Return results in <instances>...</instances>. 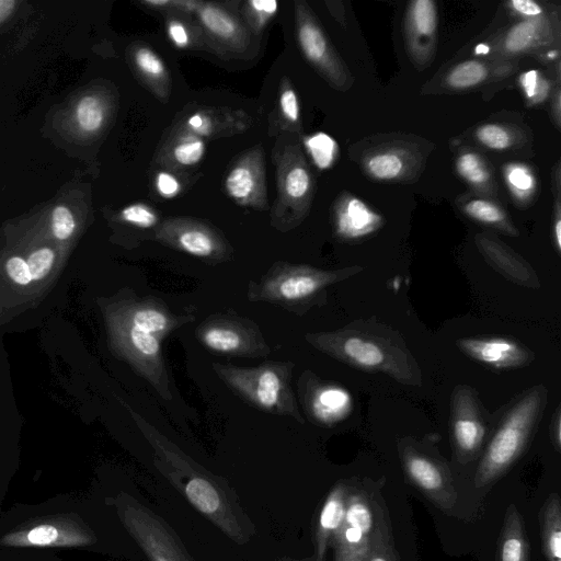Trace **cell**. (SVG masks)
<instances>
[{
  "instance_id": "6",
  "label": "cell",
  "mask_w": 561,
  "mask_h": 561,
  "mask_svg": "<svg viewBox=\"0 0 561 561\" xmlns=\"http://www.w3.org/2000/svg\"><path fill=\"white\" fill-rule=\"evenodd\" d=\"M333 277L332 273L278 262L257 282L249 284L248 298L291 310L318 294Z\"/></svg>"
},
{
  "instance_id": "17",
  "label": "cell",
  "mask_w": 561,
  "mask_h": 561,
  "mask_svg": "<svg viewBox=\"0 0 561 561\" xmlns=\"http://www.w3.org/2000/svg\"><path fill=\"white\" fill-rule=\"evenodd\" d=\"M477 244L481 252L507 277L522 283H535V276L529 266L507 251L506 248L485 236L478 234Z\"/></svg>"
},
{
  "instance_id": "26",
  "label": "cell",
  "mask_w": 561,
  "mask_h": 561,
  "mask_svg": "<svg viewBox=\"0 0 561 561\" xmlns=\"http://www.w3.org/2000/svg\"><path fill=\"white\" fill-rule=\"evenodd\" d=\"M365 561H399L398 553L392 545L389 527L381 511L378 515L371 546Z\"/></svg>"
},
{
  "instance_id": "2",
  "label": "cell",
  "mask_w": 561,
  "mask_h": 561,
  "mask_svg": "<svg viewBox=\"0 0 561 561\" xmlns=\"http://www.w3.org/2000/svg\"><path fill=\"white\" fill-rule=\"evenodd\" d=\"M193 320L192 314L175 313L152 297L130 298L113 312L112 327L119 353L164 400H171L172 392L162 341Z\"/></svg>"
},
{
  "instance_id": "35",
  "label": "cell",
  "mask_w": 561,
  "mask_h": 561,
  "mask_svg": "<svg viewBox=\"0 0 561 561\" xmlns=\"http://www.w3.org/2000/svg\"><path fill=\"white\" fill-rule=\"evenodd\" d=\"M505 174L508 185L520 197H524L535 187V178L525 165L511 164L506 168Z\"/></svg>"
},
{
  "instance_id": "1",
  "label": "cell",
  "mask_w": 561,
  "mask_h": 561,
  "mask_svg": "<svg viewBox=\"0 0 561 561\" xmlns=\"http://www.w3.org/2000/svg\"><path fill=\"white\" fill-rule=\"evenodd\" d=\"M128 411L152 449L156 468L226 536L239 545L247 543L252 526L227 483L195 462L138 412L131 408Z\"/></svg>"
},
{
  "instance_id": "51",
  "label": "cell",
  "mask_w": 561,
  "mask_h": 561,
  "mask_svg": "<svg viewBox=\"0 0 561 561\" xmlns=\"http://www.w3.org/2000/svg\"><path fill=\"white\" fill-rule=\"evenodd\" d=\"M172 1H167V0H147V1H144L142 3L144 4H147V5H150V7H165V5H169L171 4Z\"/></svg>"
},
{
  "instance_id": "28",
  "label": "cell",
  "mask_w": 561,
  "mask_h": 561,
  "mask_svg": "<svg viewBox=\"0 0 561 561\" xmlns=\"http://www.w3.org/2000/svg\"><path fill=\"white\" fill-rule=\"evenodd\" d=\"M313 163L321 170L329 169L336 157L337 144L325 133L319 131L305 140Z\"/></svg>"
},
{
  "instance_id": "41",
  "label": "cell",
  "mask_w": 561,
  "mask_h": 561,
  "mask_svg": "<svg viewBox=\"0 0 561 561\" xmlns=\"http://www.w3.org/2000/svg\"><path fill=\"white\" fill-rule=\"evenodd\" d=\"M55 260V253L49 248H41L34 251L26 263L32 280L43 279L50 271Z\"/></svg>"
},
{
  "instance_id": "13",
  "label": "cell",
  "mask_w": 561,
  "mask_h": 561,
  "mask_svg": "<svg viewBox=\"0 0 561 561\" xmlns=\"http://www.w3.org/2000/svg\"><path fill=\"white\" fill-rule=\"evenodd\" d=\"M347 489L343 483H337L328 494L321 507L317 530L316 550L318 561H322L329 543L341 527L345 510Z\"/></svg>"
},
{
  "instance_id": "15",
  "label": "cell",
  "mask_w": 561,
  "mask_h": 561,
  "mask_svg": "<svg viewBox=\"0 0 561 561\" xmlns=\"http://www.w3.org/2000/svg\"><path fill=\"white\" fill-rule=\"evenodd\" d=\"M381 217L356 197L344 199L336 213V227L345 238H358L375 231Z\"/></svg>"
},
{
  "instance_id": "4",
  "label": "cell",
  "mask_w": 561,
  "mask_h": 561,
  "mask_svg": "<svg viewBox=\"0 0 561 561\" xmlns=\"http://www.w3.org/2000/svg\"><path fill=\"white\" fill-rule=\"evenodd\" d=\"M96 534L75 510H57L23 517L0 531V548H85Z\"/></svg>"
},
{
  "instance_id": "44",
  "label": "cell",
  "mask_w": 561,
  "mask_h": 561,
  "mask_svg": "<svg viewBox=\"0 0 561 561\" xmlns=\"http://www.w3.org/2000/svg\"><path fill=\"white\" fill-rule=\"evenodd\" d=\"M5 270L9 277L19 285H28L32 282L27 263L19 256L8 260Z\"/></svg>"
},
{
  "instance_id": "12",
  "label": "cell",
  "mask_w": 561,
  "mask_h": 561,
  "mask_svg": "<svg viewBox=\"0 0 561 561\" xmlns=\"http://www.w3.org/2000/svg\"><path fill=\"white\" fill-rule=\"evenodd\" d=\"M297 36L306 58L336 83L341 80V66L320 26L309 16H298Z\"/></svg>"
},
{
  "instance_id": "21",
  "label": "cell",
  "mask_w": 561,
  "mask_h": 561,
  "mask_svg": "<svg viewBox=\"0 0 561 561\" xmlns=\"http://www.w3.org/2000/svg\"><path fill=\"white\" fill-rule=\"evenodd\" d=\"M351 397L344 390L335 387L321 388L312 394L310 409L313 415L323 423L340 420L350 409Z\"/></svg>"
},
{
  "instance_id": "40",
  "label": "cell",
  "mask_w": 561,
  "mask_h": 561,
  "mask_svg": "<svg viewBox=\"0 0 561 561\" xmlns=\"http://www.w3.org/2000/svg\"><path fill=\"white\" fill-rule=\"evenodd\" d=\"M76 221L70 209L64 205H58L51 213V230L59 240H67L75 231Z\"/></svg>"
},
{
  "instance_id": "45",
  "label": "cell",
  "mask_w": 561,
  "mask_h": 561,
  "mask_svg": "<svg viewBox=\"0 0 561 561\" xmlns=\"http://www.w3.org/2000/svg\"><path fill=\"white\" fill-rule=\"evenodd\" d=\"M156 186L161 196L172 198L181 191V185L175 176L168 172H160L157 175Z\"/></svg>"
},
{
  "instance_id": "31",
  "label": "cell",
  "mask_w": 561,
  "mask_h": 561,
  "mask_svg": "<svg viewBox=\"0 0 561 561\" xmlns=\"http://www.w3.org/2000/svg\"><path fill=\"white\" fill-rule=\"evenodd\" d=\"M403 167L400 157L392 152L378 153L367 162L369 173L379 180L397 178L402 172Z\"/></svg>"
},
{
  "instance_id": "36",
  "label": "cell",
  "mask_w": 561,
  "mask_h": 561,
  "mask_svg": "<svg viewBox=\"0 0 561 561\" xmlns=\"http://www.w3.org/2000/svg\"><path fill=\"white\" fill-rule=\"evenodd\" d=\"M519 83L531 103L542 102L549 92L548 81L537 70H529L519 78Z\"/></svg>"
},
{
  "instance_id": "47",
  "label": "cell",
  "mask_w": 561,
  "mask_h": 561,
  "mask_svg": "<svg viewBox=\"0 0 561 561\" xmlns=\"http://www.w3.org/2000/svg\"><path fill=\"white\" fill-rule=\"evenodd\" d=\"M510 5L514 11L528 19L540 18L542 14V8L531 0H512Z\"/></svg>"
},
{
  "instance_id": "34",
  "label": "cell",
  "mask_w": 561,
  "mask_h": 561,
  "mask_svg": "<svg viewBox=\"0 0 561 561\" xmlns=\"http://www.w3.org/2000/svg\"><path fill=\"white\" fill-rule=\"evenodd\" d=\"M465 211L471 218L484 224H500L505 215L501 208L484 199H472L465 206Z\"/></svg>"
},
{
  "instance_id": "32",
  "label": "cell",
  "mask_w": 561,
  "mask_h": 561,
  "mask_svg": "<svg viewBox=\"0 0 561 561\" xmlns=\"http://www.w3.org/2000/svg\"><path fill=\"white\" fill-rule=\"evenodd\" d=\"M310 185V174L302 165L293 167L284 178L285 194L291 199L302 198L309 192Z\"/></svg>"
},
{
  "instance_id": "50",
  "label": "cell",
  "mask_w": 561,
  "mask_h": 561,
  "mask_svg": "<svg viewBox=\"0 0 561 561\" xmlns=\"http://www.w3.org/2000/svg\"><path fill=\"white\" fill-rule=\"evenodd\" d=\"M554 236H556V243L557 248L560 250L561 248V221L558 217L554 224Z\"/></svg>"
},
{
  "instance_id": "29",
  "label": "cell",
  "mask_w": 561,
  "mask_h": 561,
  "mask_svg": "<svg viewBox=\"0 0 561 561\" xmlns=\"http://www.w3.org/2000/svg\"><path fill=\"white\" fill-rule=\"evenodd\" d=\"M105 112L101 100L93 95L82 98L76 108V118L83 131L94 133L104 122Z\"/></svg>"
},
{
  "instance_id": "38",
  "label": "cell",
  "mask_w": 561,
  "mask_h": 561,
  "mask_svg": "<svg viewBox=\"0 0 561 561\" xmlns=\"http://www.w3.org/2000/svg\"><path fill=\"white\" fill-rule=\"evenodd\" d=\"M135 62L138 69L148 78L161 79L165 75L162 60L147 47H141L135 53Z\"/></svg>"
},
{
  "instance_id": "37",
  "label": "cell",
  "mask_w": 561,
  "mask_h": 561,
  "mask_svg": "<svg viewBox=\"0 0 561 561\" xmlns=\"http://www.w3.org/2000/svg\"><path fill=\"white\" fill-rule=\"evenodd\" d=\"M477 138L488 148L503 150L511 146L510 133L500 125L486 124L478 128Z\"/></svg>"
},
{
  "instance_id": "43",
  "label": "cell",
  "mask_w": 561,
  "mask_h": 561,
  "mask_svg": "<svg viewBox=\"0 0 561 561\" xmlns=\"http://www.w3.org/2000/svg\"><path fill=\"white\" fill-rule=\"evenodd\" d=\"M279 106L287 121L291 123H297L299 121V103L296 92L291 88L283 89L279 98Z\"/></svg>"
},
{
  "instance_id": "39",
  "label": "cell",
  "mask_w": 561,
  "mask_h": 561,
  "mask_svg": "<svg viewBox=\"0 0 561 561\" xmlns=\"http://www.w3.org/2000/svg\"><path fill=\"white\" fill-rule=\"evenodd\" d=\"M121 217L124 221L139 227V228H152L158 222L157 214L144 204H131L125 207L121 211Z\"/></svg>"
},
{
  "instance_id": "42",
  "label": "cell",
  "mask_w": 561,
  "mask_h": 561,
  "mask_svg": "<svg viewBox=\"0 0 561 561\" xmlns=\"http://www.w3.org/2000/svg\"><path fill=\"white\" fill-rule=\"evenodd\" d=\"M248 5L257 27L264 25L278 9V2L276 0H251L248 2Z\"/></svg>"
},
{
  "instance_id": "9",
  "label": "cell",
  "mask_w": 561,
  "mask_h": 561,
  "mask_svg": "<svg viewBox=\"0 0 561 561\" xmlns=\"http://www.w3.org/2000/svg\"><path fill=\"white\" fill-rule=\"evenodd\" d=\"M380 510L364 493L348 492L344 520L332 539L335 561H365Z\"/></svg>"
},
{
  "instance_id": "7",
  "label": "cell",
  "mask_w": 561,
  "mask_h": 561,
  "mask_svg": "<svg viewBox=\"0 0 561 561\" xmlns=\"http://www.w3.org/2000/svg\"><path fill=\"white\" fill-rule=\"evenodd\" d=\"M538 409L539 397L534 392L510 413L489 444L477 470V486L494 481L517 459L525 447Z\"/></svg>"
},
{
  "instance_id": "3",
  "label": "cell",
  "mask_w": 561,
  "mask_h": 561,
  "mask_svg": "<svg viewBox=\"0 0 561 561\" xmlns=\"http://www.w3.org/2000/svg\"><path fill=\"white\" fill-rule=\"evenodd\" d=\"M211 367L222 382L256 409L304 423L290 385L291 362L270 360L254 367L211 363Z\"/></svg>"
},
{
  "instance_id": "5",
  "label": "cell",
  "mask_w": 561,
  "mask_h": 561,
  "mask_svg": "<svg viewBox=\"0 0 561 561\" xmlns=\"http://www.w3.org/2000/svg\"><path fill=\"white\" fill-rule=\"evenodd\" d=\"M113 505L124 528L150 561H194L164 519L135 497L121 492Z\"/></svg>"
},
{
  "instance_id": "22",
  "label": "cell",
  "mask_w": 561,
  "mask_h": 561,
  "mask_svg": "<svg viewBox=\"0 0 561 561\" xmlns=\"http://www.w3.org/2000/svg\"><path fill=\"white\" fill-rule=\"evenodd\" d=\"M408 26L413 35L432 37L437 26V10L432 0H416L410 4Z\"/></svg>"
},
{
  "instance_id": "20",
  "label": "cell",
  "mask_w": 561,
  "mask_h": 561,
  "mask_svg": "<svg viewBox=\"0 0 561 561\" xmlns=\"http://www.w3.org/2000/svg\"><path fill=\"white\" fill-rule=\"evenodd\" d=\"M548 36V24L543 19H527L516 23L506 33L503 48L510 54H522L542 45Z\"/></svg>"
},
{
  "instance_id": "10",
  "label": "cell",
  "mask_w": 561,
  "mask_h": 561,
  "mask_svg": "<svg viewBox=\"0 0 561 561\" xmlns=\"http://www.w3.org/2000/svg\"><path fill=\"white\" fill-rule=\"evenodd\" d=\"M404 469L411 481L440 510L450 512L457 494L449 473L425 456L410 453L404 457Z\"/></svg>"
},
{
  "instance_id": "14",
  "label": "cell",
  "mask_w": 561,
  "mask_h": 561,
  "mask_svg": "<svg viewBox=\"0 0 561 561\" xmlns=\"http://www.w3.org/2000/svg\"><path fill=\"white\" fill-rule=\"evenodd\" d=\"M460 347L471 357L497 368L517 365L525 358L515 343L504 339L462 340Z\"/></svg>"
},
{
  "instance_id": "8",
  "label": "cell",
  "mask_w": 561,
  "mask_h": 561,
  "mask_svg": "<svg viewBox=\"0 0 561 561\" xmlns=\"http://www.w3.org/2000/svg\"><path fill=\"white\" fill-rule=\"evenodd\" d=\"M196 337L207 350L225 356L260 357L271 353L260 328L232 313L208 317L197 327Z\"/></svg>"
},
{
  "instance_id": "19",
  "label": "cell",
  "mask_w": 561,
  "mask_h": 561,
  "mask_svg": "<svg viewBox=\"0 0 561 561\" xmlns=\"http://www.w3.org/2000/svg\"><path fill=\"white\" fill-rule=\"evenodd\" d=\"M197 16L206 32L228 44H239L242 31L239 23L227 11L213 3H202Z\"/></svg>"
},
{
  "instance_id": "27",
  "label": "cell",
  "mask_w": 561,
  "mask_h": 561,
  "mask_svg": "<svg viewBox=\"0 0 561 561\" xmlns=\"http://www.w3.org/2000/svg\"><path fill=\"white\" fill-rule=\"evenodd\" d=\"M483 435V426L474 419L461 417L454 424L455 440L463 455L474 453L480 446Z\"/></svg>"
},
{
  "instance_id": "18",
  "label": "cell",
  "mask_w": 561,
  "mask_h": 561,
  "mask_svg": "<svg viewBox=\"0 0 561 561\" xmlns=\"http://www.w3.org/2000/svg\"><path fill=\"white\" fill-rule=\"evenodd\" d=\"M540 535L547 561H561V506L558 494H551L541 510Z\"/></svg>"
},
{
  "instance_id": "25",
  "label": "cell",
  "mask_w": 561,
  "mask_h": 561,
  "mask_svg": "<svg viewBox=\"0 0 561 561\" xmlns=\"http://www.w3.org/2000/svg\"><path fill=\"white\" fill-rule=\"evenodd\" d=\"M489 70L478 60H467L458 64L446 77V82L454 89L474 87L486 79Z\"/></svg>"
},
{
  "instance_id": "30",
  "label": "cell",
  "mask_w": 561,
  "mask_h": 561,
  "mask_svg": "<svg viewBox=\"0 0 561 561\" xmlns=\"http://www.w3.org/2000/svg\"><path fill=\"white\" fill-rule=\"evenodd\" d=\"M458 173L469 183L480 185L490 179L484 161L473 152H466L457 160Z\"/></svg>"
},
{
  "instance_id": "33",
  "label": "cell",
  "mask_w": 561,
  "mask_h": 561,
  "mask_svg": "<svg viewBox=\"0 0 561 561\" xmlns=\"http://www.w3.org/2000/svg\"><path fill=\"white\" fill-rule=\"evenodd\" d=\"M206 145L197 137H190L180 141L173 148V158L182 165H194L204 157Z\"/></svg>"
},
{
  "instance_id": "49",
  "label": "cell",
  "mask_w": 561,
  "mask_h": 561,
  "mask_svg": "<svg viewBox=\"0 0 561 561\" xmlns=\"http://www.w3.org/2000/svg\"><path fill=\"white\" fill-rule=\"evenodd\" d=\"M15 5L14 0H0V23L13 12Z\"/></svg>"
},
{
  "instance_id": "46",
  "label": "cell",
  "mask_w": 561,
  "mask_h": 561,
  "mask_svg": "<svg viewBox=\"0 0 561 561\" xmlns=\"http://www.w3.org/2000/svg\"><path fill=\"white\" fill-rule=\"evenodd\" d=\"M168 33L176 47L184 48L190 44V34L184 24L179 21L169 22Z\"/></svg>"
},
{
  "instance_id": "24",
  "label": "cell",
  "mask_w": 561,
  "mask_h": 561,
  "mask_svg": "<svg viewBox=\"0 0 561 561\" xmlns=\"http://www.w3.org/2000/svg\"><path fill=\"white\" fill-rule=\"evenodd\" d=\"M257 186V178L250 165L234 167L225 181L228 194L238 202L248 201Z\"/></svg>"
},
{
  "instance_id": "16",
  "label": "cell",
  "mask_w": 561,
  "mask_h": 561,
  "mask_svg": "<svg viewBox=\"0 0 561 561\" xmlns=\"http://www.w3.org/2000/svg\"><path fill=\"white\" fill-rule=\"evenodd\" d=\"M496 561H529V543L524 523L515 505L506 510L500 534Z\"/></svg>"
},
{
  "instance_id": "23",
  "label": "cell",
  "mask_w": 561,
  "mask_h": 561,
  "mask_svg": "<svg viewBox=\"0 0 561 561\" xmlns=\"http://www.w3.org/2000/svg\"><path fill=\"white\" fill-rule=\"evenodd\" d=\"M344 355L363 367H376L383 363L385 353L376 343L357 336L347 337L342 344Z\"/></svg>"
},
{
  "instance_id": "11",
  "label": "cell",
  "mask_w": 561,
  "mask_h": 561,
  "mask_svg": "<svg viewBox=\"0 0 561 561\" xmlns=\"http://www.w3.org/2000/svg\"><path fill=\"white\" fill-rule=\"evenodd\" d=\"M159 238L193 256L221 262L227 249L222 240L210 229L198 224L182 222L167 226Z\"/></svg>"
},
{
  "instance_id": "48",
  "label": "cell",
  "mask_w": 561,
  "mask_h": 561,
  "mask_svg": "<svg viewBox=\"0 0 561 561\" xmlns=\"http://www.w3.org/2000/svg\"><path fill=\"white\" fill-rule=\"evenodd\" d=\"M187 126L197 134H206L209 131L211 124L205 115L197 113L187 119Z\"/></svg>"
}]
</instances>
